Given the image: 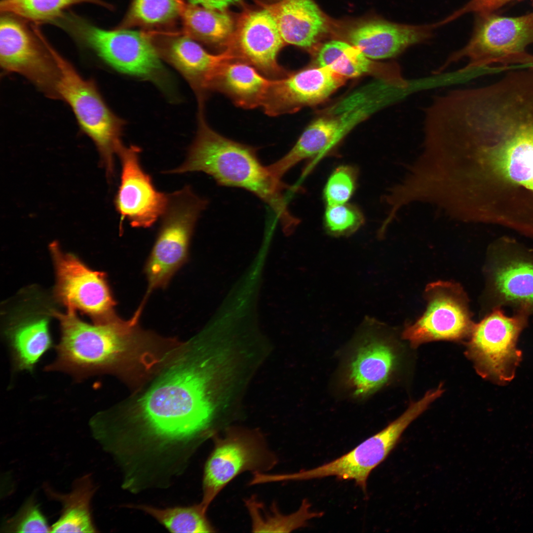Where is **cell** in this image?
Segmentation results:
<instances>
[{
    "instance_id": "obj_1",
    "label": "cell",
    "mask_w": 533,
    "mask_h": 533,
    "mask_svg": "<svg viewBox=\"0 0 533 533\" xmlns=\"http://www.w3.org/2000/svg\"><path fill=\"white\" fill-rule=\"evenodd\" d=\"M205 340L182 342L146 382L104 411L106 431L124 455L160 470L185 466L208 436L215 411V364Z\"/></svg>"
},
{
    "instance_id": "obj_2",
    "label": "cell",
    "mask_w": 533,
    "mask_h": 533,
    "mask_svg": "<svg viewBox=\"0 0 533 533\" xmlns=\"http://www.w3.org/2000/svg\"><path fill=\"white\" fill-rule=\"evenodd\" d=\"M61 335L54 360L47 371L68 374L81 380L101 374L114 375L136 388L149 380L169 356L174 341L141 328L132 317L117 316L104 324H90L76 311H53Z\"/></svg>"
},
{
    "instance_id": "obj_3",
    "label": "cell",
    "mask_w": 533,
    "mask_h": 533,
    "mask_svg": "<svg viewBox=\"0 0 533 533\" xmlns=\"http://www.w3.org/2000/svg\"><path fill=\"white\" fill-rule=\"evenodd\" d=\"M201 114L186 160L168 173L202 172L220 186L249 191L273 210L285 233H292L300 220L291 214L284 195V191L292 187L262 164L256 149L218 133L208 126Z\"/></svg>"
},
{
    "instance_id": "obj_4",
    "label": "cell",
    "mask_w": 533,
    "mask_h": 533,
    "mask_svg": "<svg viewBox=\"0 0 533 533\" xmlns=\"http://www.w3.org/2000/svg\"><path fill=\"white\" fill-rule=\"evenodd\" d=\"M485 169L533 190V87L503 97L491 111L482 148Z\"/></svg>"
},
{
    "instance_id": "obj_5",
    "label": "cell",
    "mask_w": 533,
    "mask_h": 533,
    "mask_svg": "<svg viewBox=\"0 0 533 533\" xmlns=\"http://www.w3.org/2000/svg\"><path fill=\"white\" fill-rule=\"evenodd\" d=\"M53 24L117 71L151 81L165 92L172 88L169 75L150 35L122 28L102 29L70 10Z\"/></svg>"
},
{
    "instance_id": "obj_6",
    "label": "cell",
    "mask_w": 533,
    "mask_h": 533,
    "mask_svg": "<svg viewBox=\"0 0 533 533\" xmlns=\"http://www.w3.org/2000/svg\"><path fill=\"white\" fill-rule=\"evenodd\" d=\"M59 71L57 92L71 107L81 130L94 142L107 176L114 174V158L124 146V121L109 109L94 82L83 78L72 65L52 46Z\"/></svg>"
},
{
    "instance_id": "obj_7",
    "label": "cell",
    "mask_w": 533,
    "mask_h": 533,
    "mask_svg": "<svg viewBox=\"0 0 533 533\" xmlns=\"http://www.w3.org/2000/svg\"><path fill=\"white\" fill-rule=\"evenodd\" d=\"M208 204V200L195 194L190 186L169 194L167 207L145 267L148 285L139 310L142 311L152 292L165 288L186 262L196 222Z\"/></svg>"
},
{
    "instance_id": "obj_8",
    "label": "cell",
    "mask_w": 533,
    "mask_h": 533,
    "mask_svg": "<svg viewBox=\"0 0 533 533\" xmlns=\"http://www.w3.org/2000/svg\"><path fill=\"white\" fill-rule=\"evenodd\" d=\"M479 16L469 42L450 56L436 73L465 59L467 64L460 72L474 69L493 72L496 64L511 66L533 43V12L514 17L493 13Z\"/></svg>"
},
{
    "instance_id": "obj_9",
    "label": "cell",
    "mask_w": 533,
    "mask_h": 533,
    "mask_svg": "<svg viewBox=\"0 0 533 533\" xmlns=\"http://www.w3.org/2000/svg\"><path fill=\"white\" fill-rule=\"evenodd\" d=\"M434 399L433 394L426 393L398 418L348 453L312 469L279 474V481H301L334 476L340 480H353L365 492L371 472L385 460L406 428Z\"/></svg>"
},
{
    "instance_id": "obj_10",
    "label": "cell",
    "mask_w": 533,
    "mask_h": 533,
    "mask_svg": "<svg viewBox=\"0 0 533 533\" xmlns=\"http://www.w3.org/2000/svg\"><path fill=\"white\" fill-rule=\"evenodd\" d=\"M16 16L1 14L0 64L4 73H15L28 79L52 99H59V71L50 43L38 25Z\"/></svg>"
},
{
    "instance_id": "obj_11",
    "label": "cell",
    "mask_w": 533,
    "mask_h": 533,
    "mask_svg": "<svg viewBox=\"0 0 533 533\" xmlns=\"http://www.w3.org/2000/svg\"><path fill=\"white\" fill-rule=\"evenodd\" d=\"M502 308L492 309L473 325L468 350L480 374L501 384L515 376L522 358L517 341L531 315L528 311L518 310L508 316Z\"/></svg>"
},
{
    "instance_id": "obj_12",
    "label": "cell",
    "mask_w": 533,
    "mask_h": 533,
    "mask_svg": "<svg viewBox=\"0 0 533 533\" xmlns=\"http://www.w3.org/2000/svg\"><path fill=\"white\" fill-rule=\"evenodd\" d=\"M214 448L204 468L203 495L199 503L207 511L220 492L238 475L247 471L264 472L277 462L263 437L257 431L228 429L214 437Z\"/></svg>"
},
{
    "instance_id": "obj_13",
    "label": "cell",
    "mask_w": 533,
    "mask_h": 533,
    "mask_svg": "<svg viewBox=\"0 0 533 533\" xmlns=\"http://www.w3.org/2000/svg\"><path fill=\"white\" fill-rule=\"evenodd\" d=\"M50 249L55 266V296L67 310H79L95 324L115 318L116 303L106 274L90 269L74 255L64 253L56 242Z\"/></svg>"
},
{
    "instance_id": "obj_14",
    "label": "cell",
    "mask_w": 533,
    "mask_h": 533,
    "mask_svg": "<svg viewBox=\"0 0 533 533\" xmlns=\"http://www.w3.org/2000/svg\"><path fill=\"white\" fill-rule=\"evenodd\" d=\"M491 309L504 306L533 314V251L511 244L490 249L485 267Z\"/></svg>"
},
{
    "instance_id": "obj_15",
    "label": "cell",
    "mask_w": 533,
    "mask_h": 533,
    "mask_svg": "<svg viewBox=\"0 0 533 533\" xmlns=\"http://www.w3.org/2000/svg\"><path fill=\"white\" fill-rule=\"evenodd\" d=\"M423 314L403 333L414 346L432 341L460 340L470 334L472 324L465 293L457 284L438 281L426 289Z\"/></svg>"
},
{
    "instance_id": "obj_16",
    "label": "cell",
    "mask_w": 533,
    "mask_h": 533,
    "mask_svg": "<svg viewBox=\"0 0 533 533\" xmlns=\"http://www.w3.org/2000/svg\"><path fill=\"white\" fill-rule=\"evenodd\" d=\"M140 152L134 145L124 146L118 152L120 181L114 201L121 223L126 220L133 227L147 228L163 215L169 194L156 189L141 164Z\"/></svg>"
},
{
    "instance_id": "obj_17",
    "label": "cell",
    "mask_w": 533,
    "mask_h": 533,
    "mask_svg": "<svg viewBox=\"0 0 533 533\" xmlns=\"http://www.w3.org/2000/svg\"><path fill=\"white\" fill-rule=\"evenodd\" d=\"M285 45L273 18L262 7L245 9L240 14L232 44L228 49L238 60L278 78L287 74L277 62L278 53Z\"/></svg>"
},
{
    "instance_id": "obj_18",
    "label": "cell",
    "mask_w": 533,
    "mask_h": 533,
    "mask_svg": "<svg viewBox=\"0 0 533 533\" xmlns=\"http://www.w3.org/2000/svg\"><path fill=\"white\" fill-rule=\"evenodd\" d=\"M345 77L329 69H304L271 79L262 106L266 114L276 116L319 103L343 85Z\"/></svg>"
},
{
    "instance_id": "obj_19",
    "label": "cell",
    "mask_w": 533,
    "mask_h": 533,
    "mask_svg": "<svg viewBox=\"0 0 533 533\" xmlns=\"http://www.w3.org/2000/svg\"><path fill=\"white\" fill-rule=\"evenodd\" d=\"M346 366L345 381L352 394L366 397L384 385L396 365L397 355L391 343L375 332L366 330Z\"/></svg>"
},
{
    "instance_id": "obj_20",
    "label": "cell",
    "mask_w": 533,
    "mask_h": 533,
    "mask_svg": "<svg viewBox=\"0 0 533 533\" xmlns=\"http://www.w3.org/2000/svg\"><path fill=\"white\" fill-rule=\"evenodd\" d=\"M435 25L416 26L383 20L365 21L352 27L347 38L369 59L395 57L410 46L430 38Z\"/></svg>"
},
{
    "instance_id": "obj_21",
    "label": "cell",
    "mask_w": 533,
    "mask_h": 533,
    "mask_svg": "<svg viewBox=\"0 0 533 533\" xmlns=\"http://www.w3.org/2000/svg\"><path fill=\"white\" fill-rule=\"evenodd\" d=\"M158 53L188 81L199 96L210 90L212 82L226 62L238 59L229 49L218 54L205 50L195 40L184 36L157 47Z\"/></svg>"
},
{
    "instance_id": "obj_22",
    "label": "cell",
    "mask_w": 533,
    "mask_h": 533,
    "mask_svg": "<svg viewBox=\"0 0 533 533\" xmlns=\"http://www.w3.org/2000/svg\"><path fill=\"white\" fill-rule=\"evenodd\" d=\"M257 2L270 13L285 45L310 48L326 31V19L313 0H257Z\"/></svg>"
},
{
    "instance_id": "obj_23",
    "label": "cell",
    "mask_w": 533,
    "mask_h": 533,
    "mask_svg": "<svg viewBox=\"0 0 533 533\" xmlns=\"http://www.w3.org/2000/svg\"><path fill=\"white\" fill-rule=\"evenodd\" d=\"M271 80L247 62L233 59L219 69L210 90L225 94L238 106L253 109L262 107Z\"/></svg>"
},
{
    "instance_id": "obj_24",
    "label": "cell",
    "mask_w": 533,
    "mask_h": 533,
    "mask_svg": "<svg viewBox=\"0 0 533 533\" xmlns=\"http://www.w3.org/2000/svg\"><path fill=\"white\" fill-rule=\"evenodd\" d=\"M47 496L59 502L62 508L58 520L51 527L52 533H96L98 531L91 515V502L96 490L91 474L76 479L72 490L62 494L44 483Z\"/></svg>"
},
{
    "instance_id": "obj_25",
    "label": "cell",
    "mask_w": 533,
    "mask_h": 533,
    "mask_svg": "<svg viewBox=\"0 0 533 533\" xmlns=\"http://www.w3.org/2000/svg\"><path fill=\"white\" fill-rule=\"evenodd\" d=\"M180 15L185 36L224 50L231 46L236 22L225 10L187 4L183 1Z\"/></svg>"
},
{
    "instance_id": "obj_26",
    "label": "cell",
    "mask_w": 533,
    "mask_h": 533,
    "mask_svg": "<svg viewBox=\"0 0 533 533\" xmlns=\"http://www.w3.org/2000/svg\"><path fill=\"white\" fill-rule=\"evenodd\" d=\"M14 369L33 371L41 357L52 346L48 320L28 319L11 325L6 332Z\"/></svg>"
},
{
    "instance_id": "obj_27",
    "label": "cell",
    "mask_w": 533,
    "mask_h": 533,
    "mask_svg": "<svg viewBox=\"0 0 533 533\" xmlns=\"http://www.w3.org/2000/svg\"><path fill=\"white\" fill-rule=\"evenodd\" d=\"M244 502L251 519L252 531L255 533L291 532L305 527L310 519L323 514L311 511V505L305 499L297 511L288 515L281 513L274 503L267 507L254 496Z\"/></svg>"
},
{
    "instance_id": "obj_28",
    "label": "cell",
    "mask_w": 533,
    "mask_h": 533,
    "mask_svg": "<svg viewBox=\"0 0 533 533\" xmlns=\"http://www.w3.org/2000/svg\"><path fill=\"white\" fill-rule=\"evenodd\" d=\"M149 515L172 533H213L210 523L201 504L160 508L145 504H129Z\"/></svg>"
},
{
    "instance_id": "obj_29",
    "label": "cell",
    "mask_w": 533,
    "mask_h": 533,
    "mask_svg": "<svg viewBox=\"0 0 533 533\" xmlns=\"http://www.w3.org/2000/svg\"><path fill=\"white\" fill-rule=\"evenodd\" d=\"M319 67L344 77L372 73L374 64L357 47L340 40H331L319 49L316 57Z\"/></svg>"
},
{
    "instance_id": "obj_30",
    "label": "cell",
    "mask_w": 533,
    "mask_h": 533,
    "mask_svg": "<svg viewBox=\"0 0 533 533\" xmlns=\"http://www.w3.org/2000/svg\"><path fill=\"white\" fill-rule=\"evenodd\" d=\"M83 3L111 8L103 0H1L0 11V14H11L32 24H51L70 7Z\"/></svg>"
},
{
    "instance_id": "obj_31",
    "label": "cell",
    "mask_w": 533,
    "mask_h": 533,
    "mask_svg": "<svg viewBox=\"0 0 533 533\" xmlns=\"http://www.w3.org/2000/svg\"><path fill=\"white\" fill-rule=\"evenodd\" d=\"M183 0H134L119 28L154 25L180 15Z\"/></svg>"
},
{
    "instance_id": "obj_32",
    "label": "cell",
    "mask_w": 533,
    "mask_h": 533,
    "mask_svg": "<svg viewBox=\"0 0 533 533\" xmlns=\"http://www.w3.org/2000/svg\"><path fill=\"white\" fill-rule=\"evenodd\" d=\"M365 222L362 211L355 205L344 204L327 206L323 223L326 232L331 236H349L360 228Z\"/></svg>"
},
{
    "instance_id": "obj_33",
    "label": "cell",
    "mask_w": 533,
    "mask_h": 533,
    "mask_svg": "<svg viewBox=\"0 0 533 533\" xmlns=\"http://www.w3.org/2000/svg\"><path fill=\"white\" fill-rule=\"evenodd\" d=\"M358 172L352 165H343L334 169L325 185L323 197L327 206L344 204L353 194Z\"/></svg>"
},
{
    "instance_id": "obj_34",
    "label": "cell",
    "mask_w": 533,
    "mask_h": 533,
    "mask_svg": "<svg viewBox=\"0 0 533 533\" xmlns=\"http://www.w3.org/2000/svg\"><path fill=\"white\" fill-rule=\"evenodd\" d=\"M4 533H50L45 517L36 500L31 495L24 502L17 513L6 520L1 527Z\"/></svg>"
},
{
    "instance_id": "obj_35",
    "label": "cell",
    "mask_w": 533,
    "mask_h": 533,
    "mask_svg": "<svg viewBox=\"0 0 533 533\" xmlns=\"http://www.w3.org/2000/svg\"><path fill=\"white\" fill-rule=\"evenodd\" d=\"M513 0H470L463 7L440 23L441 25L447 23L468 12H474L479 15L493 13L494 11Z\"/></svg>"
},
{
    "instance_id": "obj_36",
    "label": "cell",
    "mask_w": 533,
    "mask_h": 533,
    "mask_svg": "<svg viewBox=\"0 0 533 533\" xmlns=\"http://www.w3.org/2000/svg\"><path fill=\"white\" fill-rule=\"evenodd\" d=\"M241 0H190L194 5L219 10H225L231 5L235 4Z\"/></svg>"
},
{
    "instance_id": "obj_37",
    "label": "cell",
    "mask_w": 533,
    "mask_h": 533,
    "mask_svg": "<svg viewBox=\"0 0 533 533\" xmlns=\"http://www.w3.org/2000/svg\"><path fill=\"white\" fill-rule=\"evenodd\" d=\"M531 65L532 67L533 68V56L532 58V59H531Z\"/></svg>"
}]
</instances>
